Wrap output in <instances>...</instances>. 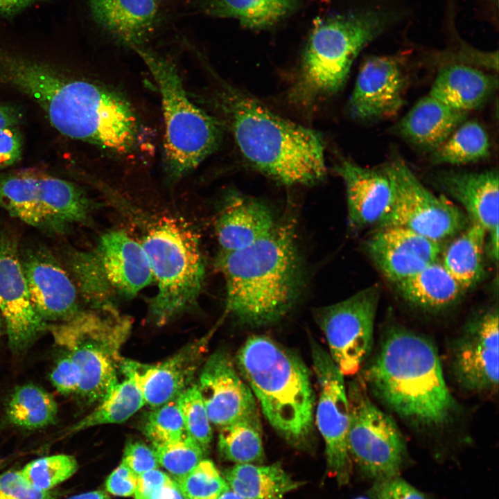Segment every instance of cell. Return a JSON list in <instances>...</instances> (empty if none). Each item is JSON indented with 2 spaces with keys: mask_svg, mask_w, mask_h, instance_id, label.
I'll return each instance as SVG.
<instances>
[{
  "mask_svg": "<svg viewBox=\"0 0 499 499\" xmlns=\"http://www.w3.org/2000/svg\"><path fill=\"white\" fill-rule=\"evenodd\" d=\"M1 83L30 98L60 134L120 155L140 137L130 103L116 91L70 76L45 63L15 55L4 64Z\"/></svg>",
  "mask_w": 499,
  "mask_h": 499,
  "instance_id": "6da1fadb",
  "label": "cell"
},
{
  "mask_svg": "<svg viewBox=\"0 0 499 499\" xmlns=\"http://www.w3.org/2000/svg\"><path fill=\"white\" fill-rule=\"evenodd\" d=\"M361 376L374 396L417 430L444 429L458 412L435 346L403 327L383 333Z\"/></svg>",
  "mask_w": 499,
  "mask_h": 499,
  "instance_id": "7a4b0ae2",
  "label": "cell"
},
{
  "mask_svg": "<svg viewBox=\"0 0 499 499\" xmlns=\"http://www.w3.org/2000/svg\"><path fill=\"white\" fill-rule=\"evenodd\" d=\"M217 266L226 287V311L252 327L282 319L297 301L304 272L288 222H277L265 237L234 252H220Z\"/></svg>",
  "mask_w": 499,
  "mask_h": 499,
  "instance_id": "3957f363",
  "label": "cell"
},
{
  "mask_svg": "<svg viewBox=\"0 0 499 499\" xmlns=\"http://www.w3.org/2000/svg\"><path fill=\"white\" fill-rule=\"evenodd\" d=\"M218 95L236 144L255 169L287 186L311 185L324 178V146L319 134L231 86H224Z\"/></svg>",
  "mask_w": 499,
  "mask_h": 499,
  "instance_id": "277c9868",
  "label": "cell"
},
{
  "mask_svg": "<svg viewBox=\"0 0 499 499\" xmlns=\"http://www.w3.org/2000/svg\"><path fill=\"white\" fill-rule=\"evenodd\" d=\"M236 363L270 426L293 446L306 445L313 432L315 394L302 360L267 336L253 335Z\"/></svg>",
  "mask_w": 499,
  "mask_h": 499,
  "instance_id": "5b68a950",
  "label": "cell"
},
{
  "mask_svg": "<svg viewBox=\"0 0 499 499\" xmlns=\"http://www.w3.org/2000/svg\"><path fill=\"white\" fill-rule=\"evenodd\" d=\"M399 18L394 11L369 10L317 21L307 40L290 100L310 105L338 92L362 49Z\"/></svg>",
  "mask_w": 499,
  "mask_h": 499,
  "instance_id": "8992f818",
  "label": "cell"
},
{
  "mask_svg": "<svg viewBox=\"0 0 499 499\" xmlns=\"http://www.w3.org/2000/svg\"><path fill=\"white\" fill-rule=\"evenodd\" d=\"M141 245L158 288L148 317L163 326L198 299L205 274L199 236L184 220L164 216L149 227Z\"/></svg>",
  "mask_w": 499,
  "mask_h": 499,
  "instance_id": "52a82bcc",
  "label": "cell"
},
{
  "mask_svg": "<svg viewBox=\"0 0 499 499\" xmlns=\"http://www.w3.org/2000/svg\"><path fill=\"white\" fill-rule=\"evenodd\" d=\"M143 60L161 95L164 120L163 158L168 177L177 180L218 147L220 123L189 98L176 67L145 45L132 49Z\"/></svg>",
  "mask_w": 499,
  "mask_h": 499,
  "instance_id": "ba28073f",
  "label": "cell"
},
{
  "mask_svg": "<svg viewBox=\"0 0 499 499\" xmlns=\"http://www.w3.org/2000/svg\"><path fill=\"white\" fill-rule=\"evenodd\" d=\"M49 327L55 342L78 367L76 394L89 403L100 401L119 380L121 351L131 333V319L112 306L80 311Z\"/></svg>",
  "mask_w": 499,
  "mask_h": 499,
  "instance_id": "9c48e42d",
  "label": "cell"
},
{
  "mask_svg": "<svg viewBox=\"0 0 499 499\" xmlns=\"http://www.w3.org/2000/svg\"><path fill=\"white\" fill-rule=\"evenodd\" d=\"M0 207L10 216L45 232L61 234L87 220L91 202L67 180L33 171L0 177Z\"/></svg>",
  "mask_w": 499,
  "mask_h": 499,
  "instance_id": "30bf717a",
  "label": "cell"
},
{
  "mask_svg": "<svg viewBox=\"0 0 499 499\" xmlns=\"http://www.w3.org/2000/svg\"><path fill=\"white\" fill-rule=\"evenodd\" d=\"M347 390L350 457L365 475L375 481L398 476L408 453L397 424L371 401L361 376L351 381Z\"/></svg>",
  "mask_w": 499,
  "mask_h": 499,
  "instance_id": "8fae6325",
  "label": "cell"
},
{
  "mask_svg": "<svg viewBox=\"0 0 499 499\" xmlns=\"http://www.w3.org/2000/svg\"><path fill=\"white\" fill-rule=\"evenodd\" d=\"M385 168L393 185L394 196L379 228L404 227L441 242L455 236L469 225L465 211L432 193L403 160L395 158Z\"/></svg>",
  "mask_w": 499,
  "mask_h": 499,
  "instance_id": "7c38bea8",
  "label": "cell"
},
{
  "mask_svg": "<svg viewBox=\"0 0 499 499\" xmlns=\"http://www.w3.org/2000/svg\"><path fill=\"white\" fill-rule=\"evenodd\" d=\"M380 289L375 285L315 311L329 353L344 376L356 374L372 350Z\"/></svg>",
  "mask_w": 499,
  "mask_h": 499,
  "instance_id": "4fadbf2b",
  "label": "cell"
},
{
  "mask_svg": "<svg viewBox=\"0 0 499 499\" xmlns=\"http://www.w3.org/2000/svg\"><path fill=\"white\" fill-rule=\"evenodd\" d=\"M313 368L318 385L315 419L324 443L329 471L338 482H347L351 470L347 447L349 404L344 375L329 352L311 340Z\"/></svg>",
  "mask_w": 499,
  "mask_h": 499,
  "instance_id": "5bb4252c",
  "label": "cell"
},
{
  "mask_svg": "<svg viewBox=\"0 0 499 499\" xmlns=\"http://www.w3.org/2000/svg\"><path fill=\"white\" fill-rule=\"evenodd\" d=\"M498 308L472 317L450 348V374L462 390L494 394L498 388Z\"/></svg>",
  "mask_w": 499,
  "mask_h": 499,
  "instance_id": "9a60e30c",
  "label": "cell"
},
{
  "mask_svg": "<svg viewBox=\"0 0 499 499\" xmlns=\"http://www.w3.org/2000/svg\"><path fill=\"white\" fill-rule=\"evenodd\" d=\"M0 315L10 349H26L49 327L30 299L16 243L0 236Z\"/></svg>",
  "mask_w": 499,
  "mask_h": 499,
  "instance_id": "2e32d148",
  "label": "cell"
},
{
  "mask_svg": "<svg viewBox=\"0 0 499 499\" xmlns=\"http://www.w3.org/2000/svg\"><path fill=\"white\" fill-rule=\"evenodd\" d=\"M408 85V76L399 56L368 57L349 98L351 116L367 121L394 116L404 104Z\"/></svg>",
  "mask_w": 499,
  "mask_h": 499,
  "instance_id": "e0dca14e",
  "label": "cell"
},
{
  "mask_svg": "<svg viewBox=\"0 0 499 499\" xmlns=\"http://www.w3.org/2000/svg\"><path fill=\"white\" fill-rule=\"evenodd\" d=\"M211 423L221 428L236 421L259 417L255 397L224 351L205 360L196 383Z\"/></svg>",
  "mask_w": 499,
  "mask_h": 499,
  "instance_id": "ac0fdd59",
  "label": "cell"
},
{
  "mask_svg": "<svg viewBox=\"0 0 499 499\" xmlns=\"http://www.w3.org/2000/svg\"><path fill=\"white\" fill-rule=\"evenodd\" d=\"M211 333L184 345L166 360L144 364L123 358L120 371L136 380L146 405L159 407L177 399L192 383L202 364Z\"/></svg>",
  "mask_w": 499,
  "mask_h": 499,
  "instance_id": "d6986e66",
  "label": "cell"
},
{
  "mask_svg": "<svg viewBox=\"0 0 499 499\" xmlns=\"http://www.w3.org/2000/svg\"><path fill=\"white\" fill-rule=\"evenodd\" d=\"M20 259L31 301L42 319L60 323L80 312L73 281L48 250L30 249Z\"/></svg>",
  "mask_w": 499,
  "mask_h": 499,
  "instance_id": "ffe728a7",
  "label": "cell"
},
{
  "mask_svg": "<svg viewBox=\"0 0 499 499\" xmlns=\"http://www.w3.org/2000/svg\"><path fill=\"white\" fill-rule=\"evenodd\" d=\"M93 253L105 281L114 294L131 298L154 281L141 243L123 231L114 230L104 234Z\"/></svg>",
  "mask_w": 499,
  "mask_h": 499,
  "instance_id": "44dd1931",
  "label": "cell"
},
{
  "mask_svg": "<svg viewBox=\"0 0 499 499\" xmlns=\"http://www.w3.org/2000/svg\"><path fill=\"white\" fill-rule=\"evenodd\" d=\"M347 196L349 222L361 229L379 225L389 212L394 196L390 177L385 168H371L344 159L336 166Z\"/></svg>",
  "mask_w": 499,
  "mask_h": 499,
  "instance_id": "7402d4cb",
  "label": "cell"
},
{
  "mask_svg": "<svg viewBox=\"0 0 499 499\" xmlns=\"http://www.w3.org/2000/svg\"><path fill=\"white\" fill-rule=\"evenodd\" d=\"M264 202L238 193H229L216 221L220 252L246 248L267 236L277 225Z\"/></svg>",
  "mask_w": 499,
  "mask_h": 499,
  "instance_id": "603a6c76",
  "label": "cell"
},
{
  "mask_svg": "<svg viewBox=\"0 0 499 499\" xmlns=\"http://www.w3.org/2000/svg\"><path fill=\"white\" fill-rule=\"evenodd\" d=\"M437 181L464 209L470 221L487 232L499 226V176L497 169L479 172L443 171Z\"/></svg>",
  "mask_w": 499,
  "mask_h": 499,
  "instance_id": "cb8c5ba5",
  "label": "cell"
},
{
  "mask_svg": "<svg viewBox=\"0 0 499 499\" xmlns=\"http://www.w3.org/2000/svg\"><path fill=\"white\" fill-rule=\"evenodd\" d=\"M157 0H87L96 24L117 42L143 46L158 19Z\"/></svg>",
  "mask_w": 499,
  "mask_h": 499,
  "instance_id": "d4e9b609",
  "label": "cell"
},
{
  "mask_svg": "<svg viewBox=\"0 0 499 499\" xmlns=\"http://www.w3.org/2000/svg\"><path fill=\"white\" fill-rule=\"evenodd\" d=\"M498 87L496 76L462 63L441 67L428 94L444 104L468 112L481 107Z\"/></svg>",
  "mask_w": 499,
  "mask_h": 499,
  "instance_id": "484cf974",
  "label": "cell"
},
{
  "mask_svg": "<svg viewBox=\"0 0 499 499\" xmlns=\"http://www.w3.org/2000/svg\"><path fill=\"white\" fill-rule=\"evenodd\" d=\"M468 114L428 94L420 98L400 120L396 130L414 145L433 150L466 120Z\"/></svg>",
  "mask_w": 499,
  "mask_h": 499,
  "instance_id": "4316f807",
  "label": "cell"
},
{
  "mask_svg": "<svg viewBox=\"0 0 499 499\" xmlns=\"http://www.w3.org/2000/svg\"><path fill=\"white\" fill-rule=\"evenodd\" d=\"M395 285L405 301L430 312H439L455 305L465 291L437 261Z\"/></svg>",
  "mask_w": 499,
  "mask_h": 499,
  "instance_id": "83f0119b",
  "label": "cell"
},
{
  "mask_svg": "<svg viewBox=\"0 0 499 499\" xmlns=\"http://www.w3.org/2000/svg\"><path fill=\"white\" fill-rule=\"evenodd\" d=\"M487 234L482 227L470 222L443 253L441 264L464 290L473 288L484 274Z\"/></svg>",
  "mask_w": 499,
  "mask_h": 499,
  "instance_id": "f1b7e54d",
  "label": "cell"
},
{
  "mask_svg": "<svg viewBox=\"0 0 499 499\" xmlns=\"http://www.w3.org/2000/svg\"><path fill=\"white\" fill-rule=\"evenodd\" d=\"M224 478L229 489L247 499H283L299 486L278 464H236Z\"/></svg>",
  "mask_w": 499,
  "mask_h": 499,
  "instance_id": "f546056e",
  "label": "cell"
},
{
  "mask_svg": "<svg viewBox=\"0 0 499 499\" xmlns=\"http://www.w3.org/2000/svg\"><path fill=\"white\" fill-rule=\"evenodd\" d=\"M301 0H203L200 10L216 17H231L253 29L273 26L290 14Z\"/></svg>",
  "mask_w": 499,
  "mask_h": 499,
  "instance_id": "4dcf8cb0",
  "label": "cell"
},
{
  "mask_svg": "<svg viewBox=\"0 0 499 499\" xmlns=\"http://www.w3.org/2000/svg\"><path fill=\"white\" fill-rule=\"evenodd\" d=\"M119 381L98 401V405L86 417L72 425L68 432H79L94 426L121 423L133 416L146 405L141 392L134 380L123 374Z\"/></svg>",
  "mask_w": 499,
  "mask_h": 499,
  "instance_id": "1f68e13d",
  "label": "cell"
},
{
  "mask_svg": "<svg viewBox=\"0 0 499 499\" xmlns=\"http://www.w3.org/2000/svg\"><path fill=\"white\" fill-rule=\"evenodd\" d=\"M58 405L53 396L34 384H24L12 392L6 408V418L17 426L40 429L55 423Z\"/></svg>",
  "mask_w": 499,
  "mask_h": 499,
  "instance_id": "d6a6232c",
  "label": "cell"
},
{
  "mask_svg": "<svg viewBox=\"0 0 499 499\" xmlns=\"http://www.w3.org/2000/svg\"><path fill=\"white\" fill-rule=\"evenodd\" d=\"M487 132L476 121H464L439 146L432 150L434 164L464 165L477 162L489 155Z\"/></svg>",
  "mask_w": 499,
  "mask_h": 499,
  "instance_id": "836d02e7",
  "label": "cell"
},
{
  "mask_svg": "<svg viewBox=\"0 0 499 499\" xmlns=\"http://www.w3.org/2000/svg\"><path fill=\"white\" fill-rule=\"evenodd\" d=\"M259 417L240 419L220 428V455L236 464L262 462L265 453Z\"/></svg>",
  "mask_w": 499,
  "mask_h": 499,
  "instance_id": "e575fe53",
  "label": "cell"
},
{
  "mask_svg": "<svg viewBox=\"0 0 499 499\" xmlns=\"http://www.w3.org/2000/svg\"><path fill=\"white\" fill-rule=\"evenodd\" d=\"M78 468L76 459L70 455L58 454L34 459L19 472L33 488L51 491L70 478Z\"/></svg>",
  "mask_w": 499,
  "mask_h": 499,
  "instance_id": "d590c367",
  "label": "cell"
},
{
  "mask_svg": "<svg viewBox=\"0 0 499 499\" xmlns=\"http://www.w3.org/2000/svg\"><path fill=\"white\" fill-rule=\"evenodd\" d=\"M368 240L419 256L428 263L437 261L441 253V242L432 240L404 227L379 228Z\"/></svg>",
  "mask_w": 499,
  "mask_h": 499,
  "instance_id": "8d00e7d4",
  "label": "cell"
},
{
  "mask_svg": "<svg viewBox=\"0 0 499 499\" xmlns=\"http://www.w3.org/2000/svg\"><path fill=\"white\" fill-rule=\"evenodd\" d=\"M366 250L383 275L394 284L416 274L428 265L423 259L368 240Z\"/></svg>",
  "mask_w": 499,
  "mask_h": 499,
  "instance_id": "74e56055",
  "label": "cell"
},
{
  "mask_svg": "<svg viewBox=\"0 0 499 499\" xmlns=\"http://www.w3.org/2000/svg\"><path fill=\"white\" fill-rule=\"evenodd\" d=\"M176 399L186 435L194 440L206 454L209 450L213 432L197 384H191Z\"/></svg>",
  "mask_w": 499,
  "mask_h": 499,
  "instance_id": "f35d334b",
  "label": "cell"
},
{
  "mask_svg": "<svg viewBox=\"0 0 499 499\" xmlns=\"http://www.w3.org/2000/svg\"><path fill=\"white\" fill-rule=\"evenodd\" d=\"M151 409L141 424V430L153 447L175 441L186 434L176 399Z\"/></svg>",
  "mask_w": 499,
  "mask_h": 499,
  "instance_id": "ab89813d",
  "label": "cell"
},
{
  "mask_svg": "<svg viewBox=\"0 0 499 499\" xmlns=\"http://www.w3.org/2000/svg\"><path fill=\"white\" fill-rule=\"evenodd\" d=\"M159 462L176 482L188 475L205 455L201 447L186 434L180 439L153 447Z\"/></svg>",
  "mask_w": 499,
  "mask_h": 499,
  "instance_id": "60d3db41",
  "label": "cell"
},
{
  "mask_svg": "<svg viewBox=\"0 0 499 499\" xmlns=\"http://www.w3.org/2000/svg\"><path fill=\"white\" fill-rule=\"evenodd\" d=\"M177 482L186 499H217L229 489L213 462L207 459Z\"/></svg>",
  "mask_w": 499,
  "mask_h": 499,
  "instance_id": "b9f144b4",
  "label": "cell"
},
{
  "mask_svg": "<svg viewBox=\"0 0 499 499\" xmlns=\"http://www.w3.org/2000/svg\"><path fill=\"white\" fill-rule=\"evenodd\" d=\"M52 490L33 488L21 476L19 470L0 474V499H55Z\"/></svg>",
  "mask_w": 499,
  "mask_h": 499,
  "instance_id": "7bdbcfd3",
  "label": "cell"
},
{
  "mask_svg": "<svg viewBox=\"0 0 499 499\" xmlns=\"http://www.w3.org/2000/svg\"><path fill=\"white\" fill-rule=\"evenodd\" d=\"M371 499H427L423 493L398 476L376 480L369 491Z\"/></svg>",
  "mask_w": 499,
  "mask_h": 499,
  "instance_id": "ee69618b",
  "label": "cell"
},
{
  "mask_svg": "<svg viewBox=\"0 0 499 499\" xmlns=\"http://www.w3.org/2000/svg\"><path fill=\"white\" fill-rule=\"evenodd\" d=\"M122 462L137 475L158 469L159 466L154 448L141 441L130 442L126 445Z\"/></svg>",
  "mask_w": 499,
  "mask_h": 499,
  "instance_id": "f6af8a7d",
  "label": "cell"
},
{
  "mask_svg": "<svg viewBox=\"0 0 499 499\" xmlns=\"http://www.w3.org/2000/svg\"><path fill=\"white\" fill-rule=\"evenodd\" d=\"M50 380L57 391L62 394L77 392L80 373L78 367L67 353L57 362L50 374Z\"/></svg>",
  "mask_w": 499,
  "mask_h": 499,
  "instance_id": "bcb514c9",
  "label": "cell"
},
{
  "mask_svg": "<svg viewBox=\"0 0 499 499\" xmlns=\"http://www.w3.org/2000/svg\"><path fill=\"white\" fill-rule=\"evenodd\" d=\"M137 483V475L121 462L108 476L105 487L112 495L127 497L134 495Z\"/></svg>",
  "mask_w": 499,
  "mask_h": 499,
  "instance_id": "7dc6e473",
  "label": "cell"
},
{
  "mask_svg": "<svg viewBox=\"0 0 499 499\" xmlns=\"http://www.w3.org/2000/svg\"><path fill=\"white\" fill-rule=\"evenodd\" d=\"M21 151L22 139L15 127L0 128V168L16 163Z\"/></svg>",
  "mask_w": 499,
  "mask_h": 499,
  "instance_id": "c3c4849f",
  "label": "cell"
},
{
  "mask_svg": "<svg viewBox=\"0 0 499 499\" xmlns=\"http://www.w3.org/2000/svg\"><path fill=\"white\" fill-rule=\"evenodd\" d=\"M173 478L159 469H155L137 475V487L134 493L135 499H148L158 487L170 482Z\"/></svg>",
  "mask_w": 499,
  "mask_h": 499,
  "instance_id": "681fc988",
  "label": "cell"
},
{
  "mask_svg": "<svg viewBox=\"0 0 499 499\" xmlns=\"http://www.w3.org/2000/svg\"><path fill=\"white\" fill-rule=\"evenodd\" d=\"M148 499H186L175 480L156 489Z\"/></svg>",
  "mask_w": 499,
  "mask_h": 499,
  "instance_id": "f907efd6",
  "label": "cell"
},
{
  "mask_svg": "<svg viewBox=\"0 0 499 499\" xmlns=\"http://www.w3.org/2000/svg\"><path fill=\"white\" fill-rule=\"evenodd\" d=\"M22 118L15 107L0 104V128L15 127Z\"/></svg>",
  "mask_w": 499,
  "mask_h": 499,
  "instance_id": "816d5d0a",
  "label": "cell"
},
{
  "mask_svg": "<svg viewBox=\"0 0 499 499\" xmlns=\"http://www.w3.org/2000/svg\"><path fill=\"white\" fill-rule=\"evenodd\" d=\"M36 0H0V15H11L30 6Z\"/></svg>",
  "mask_w": 499,
  "mask_h": 499,
  "instance_id": "f5cc1de1",
  "label": "cell"
},
{
  "mask_svg": "<svg viewBox=\"0 0 499 499\" xmlns=\"http://www.w3.org/2000/svg\"><path fill=\"white\" fill-rule=\"evenodd\" d=\"M499 226L487 232L489 234V254L492 260L497 263L498 260Z\"/></svg>",
  "mask_w": 499,
  "mask_h": 499,
  "instance_id": "db71d44e",
  "label": "cell"
},
{
  "mask_svg": "<svg viewBox=\"0 0 499 499\" xmlns=\"http://www.w3.org/2000/svg\"><path fill=\"white\" fill-rule=\"evenodd\" d=\"M67 499H110V497L105 491L97 490L78 494Z\"/></svg>",
  "mask_w": 499,
  "mask_h": 499,
  "instance_id": "11a10c76",
  "label": "cell"
},
{
  "mask_svg": "<svg viewBox=\"0 0 499 499\" xmlns=\"http://www.w3.org/2000/svg\"><path fill=\"white\" fill-rule=\"evenodd\" d=\"M217 499H247L234 491L229 489L220 495Z\"/></svg>",
  "mask_w": 499,
  "mask_h": 499,
  "instance_id": "9f6ffc18",
  "label": "cell"
},
{
  "mask_svg": "<svg viewBox=\"0 0 499 499\" xmlns=\"http://www.w3.org/2000/svg\"><path fill=\"white\" fill-rule=\"evenodd\" d=\"M3 327H4V325H3V319H2L1 316V315H0V333H1V331H2V330H3Z\"/></svg>",
  "mask_w": 499,
  "mask_h": 499,
  "instance_id": "6f0895ef",
  "label": "cell"
},
{
  "mask_svg": "<svg viewBox=\"0 0 499 499\" xmlns=\"http://www.w3.org/2000/svg\"><path fill=\"white\" fill-rule=\"evenodd\" d=\"M359 499H362V498H359Z\"/></svg>",
  "mask_w": 499,
  "mask_h": 499,
  "instance_id": "680465c9",
  "label": "cell"
}]
</instances>
